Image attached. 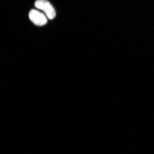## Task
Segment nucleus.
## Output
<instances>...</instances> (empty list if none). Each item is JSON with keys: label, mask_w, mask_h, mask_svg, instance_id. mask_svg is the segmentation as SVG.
Instances as JSON below:
<instances>
[{"label": "nucleus", "mask_w": 154, "mask_h": 154, "mask_svg": "<svg viewBox=\"0 0 154 154\" xmlns=\"http://www.w3.org/2000/svg\"><path fill=\"white\" fill-rule=\"evenodd\" d=\"M35 5L36 8L43 11L48 18L51 20L55 18L56 16L55 9L47 0H37L35 2Z\"/></svg>", "instance_id": "1"}, {"label": "nucleus", "mask_w": 154, "mask_h": 154, "mask_svg": "<svg viewBox=\"0 0 154 154\" xmlns=\"http://www.w3.org/2000/svg\"><path fill=\"white\" fill-rule=\"evenodd\" d=\"M29 17L31 21L36 26H43L47 22L45 15L36 10H32L29 13Z\"/></svg>", "instance_id": "2"}]
</instances>
